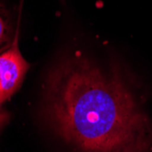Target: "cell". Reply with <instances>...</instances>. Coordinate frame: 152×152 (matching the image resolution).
I'll list each match as a JSON object with an SVG mask.
<instances>
[{
	"label": "cell",
	"instance_id": "1",
	"mask_svg": "<svg viewBox=\"0 0 152 152\" xmlns=\"http://www.w3.org/2000/svg\"><path fill=\"white\" fill-rule=\"evenodd\" d=\"M46 113L74 152H152V123L122 75L77 56L51 72Z\"/></svg>",
	"mask_w": 152,
	"mask_h": 152
},
{
	"label": "cell",
	"instance_id": "2",
	"mask_svg": "<svg viewBox=\"0 0 152 152\" xmlns=\"http://www.w3.org/2000/svg\"><path fill=\"white\" fill-rule=\"evenodd\" d=\"M28 67L16 37L12 44L0 51V106L19 88Z\"/></svg>",
	"mask_w": 152,
	"mask_h": 152
},
{
	"label": "cell",
	"instance_id": "3",
	"mask_svg": "<svg viewBox=\"0 0 152 152\" xmlns=\"http://www.w3.org/2000/svg\"><path fill=\"white\" fill-rule=\"evenodd\" d=\"M11 37L12 23L10 14L3 5H0V48L9 45Z\"/></svg>",
	"mask_w": 152,
	"mask_h": 152
},
{
	"label": "cell",
	"instance_id": "4",
	"mask_svg": "<svg viewBox=\"0 0 152 152\" xmlns=\"http://www.w3.org/2000/svg\"><path fill=\"white\" fill-rule=\"evenodd\" d=\"M7 121V114L0 110V129L4 127Z\"/></svg>",
	"mask_w": 152,
	"mask_h": 152
}]
</instances>
